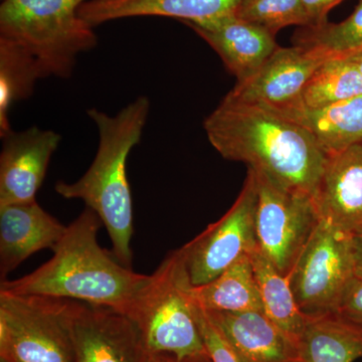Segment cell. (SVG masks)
Wrapping results in <instances>:
<instances>
[{
    "instance_id": "cell-25",
    "label": "cell",
    "mask_w": 362,
    "mask_h": 362,
    "mask_svg": "<svg viewBox=\"0 0 362 362\" xmlns=\"http://www.w3.org/2000/svg\"><path fill=\"white\" fill-rule=\"evenodd\" d=\"M235 16L274 35L287 26L310 25L301 0H242Z\"/></svg>"
},
{
    "instance_id": "cell-31",
    "label": "cell",
    "mask_w": 362,
    "mask_h": 362,
    "mask_svg": "<svg viewBox=\"0 0 362 362\" xmlns=\"http://www.w3.org/2000/svg\"><path fill=\"white\" fill-rule=\"evenodd\" d=\"M349 59L356 64L357 68H358V70L362 74V52L361 54H356V56L350 57Z\"/></svg>"
},
{
    "instance_id": "cell-3",
    "label": "cell",
    "mask_w": 362,
    "mask_h": 362,
    "mask_svg": "<svg viewBox=\"0 0 362 362\" xmlns=\"http://www.w3.org/2000/svg\"><path fill=\"white\" fill-rule=\"evenodd\" d=\"M150 111V101L138 97L116 116L93 108L88 115L99 132V147L87 173L74 183L58 181L54 189L69 199H82L105 226L115 258L132 269L133 202L127 177L128 156L140 142Z\"/></svg>"
},
{
    "instance_id": "cell-27",
    "label": "cell",
    "mask_w": 362,
    "mask_h": 362,
    "mask_svg": "<svg viewBox=\"0 0 362 362\" xmlns=\"http://www.w3.org/2000/svg\"><path fill=\"white\" fill-rule=\"evenodd\" d=\"M335 314L362 328V279L351 281Z\"/></svg>"
},
{
    "instance_id": "cell-26",
    "label": "cell",
    "mask_w": 362,
    "mask_h": 362,
    "mask_svg": "<svg viewBox=\"0 0 362 362\" xmlns=\"http://www.w3.org/2000/svg\"><path fill=\"white\" fill-rule=\"evenodd\" d=\"M195 314L211 362H247L233 349L232 345L226 341V338L211 322L206 312L197 303Z\"/></svg>"
},
{
    "instance_id": "cell-19",
    "label": "cell",
    "mask_w": 362,
    "mask_h": 362,
    "mask_svg": "<svg viewBox=\"0 0 362 362\" xmlns=\"http://www.w3.org/2000/svg\"><path fill=\"white\" fill-rule=\"evenodd\" d=\"M299 350L304 362H354L362 357V328L335 313L309 317Z\"/></svg>"
},
{
    "instance_id": "cell-14",
    "label": "cell",
    "mask_w": 362,
    "mask_h": 362,
    "mask_svg": "<svg viewBox=\"0 0 362 362\" xmlns=\"http://www.w3.org/2000/svg\"><path fill=\"white\" fill-rule=\"evenodd\" d=\"M66 228L37 201L0 206L1 281L35 252L54 251Z\"/></svg>"
},
{
    "instance_id": "cell-17",
    "label": "cell",
    "mask_w": 362,
    "mask_h": 362,
    "mask_svg": "<svg viewBox=\"0 0 362 362\" xmlns=\"http://www.w3.org/2000/svg\"><path fill=\"white\" fill-rule=\"evenodd\" d=\"M242 0H89L78 16L90 28L120 18L165 16L204 25L237 13Z\"/></svg>"
},
{
    "instance_id": "cell-5",
    "label": "cell",
    "mask_w": 362,
    "mask_h": 362,
    "mask_svg": "<svg viewBox=\"0 0 362 362\" xmlns=\"http://www.w3.org/2000/svg\"><path fill=\"white\" fill-rule=\"evenodd\" d=\"M89 0H4L0 40L30 54L40 77L69 78L81 52L97 45L93 28L78 16Z\"/></svg>"
},
{
    "instance_id": "cell-28",
    "label": "cell",
    "mask_w": 362,
    "mask_h": 362,
    "mask_svg": "<svg viewBox=\"0 0 362 362\" xmlns=\"http://www.w3.org/2000/svg\"><path fill=\"white\" fill-rule=\"evenodd\" d=\"M343 0H301L310 25L315 26L327 23V16L333 7L338 6Z\"/></svg>"
},
{
    "instance_id": "cell-9",
    "label": "cell",
    "mask_w": 362,
    "mask_h": 362,
    "mask_svg": "<svg viewBox=\"0 0 362 362\" xmlns=\"http://www.w3.org/2000/svg\"><path fill=\"white\" fill-rule=\"evenodd\" d=\"M256 178L247 169L244 187L226 214L180 249L190 284L206 285L258 247Z\"/></svg>"
},
{
    "instance_id": "cell-6",
    "label": "cell",
    "mask_w": 362,
    "mask_h": 362,
    "mask_svg": "<svg viewBox=\"0 0 362 362\" xmlns=\"http://www.w3.org/2000/svg\"><path fill=\"white\" fill-rule=\"evenodd\" d=\"M75 300L0 291V361L75 362Z\"/></svg>"
},
{
    "instance_id": "cell-4",
    "label": "cell",
    "mask_w": 362,
    "mask_h": 362,
    "mask_svg": "<svg viewBox=\"0 0 362 362\" xmlns=\"http://www.w3.org/2000/svg\"><path fill=\"white\" fill-rule=\"evenodd\" d=\"M180 250L171 252L150 277L126 315L137 325L148 357L178 361L209 358Z\"/></svg>"
},
{
    "instance_id": "cell-32",
    "label": "cell",
    "mask_w": 362,
    "mask_h": 362,
    "mask_svg": "<svg viewBox=\"0 0 362 362\" xmlns=\"http://www.w3.org/2000/svg\"><path fill=\"white\" fill-rule=\"evenodd\" d=\"M299 362H304V361H299Z\"/></svg>"
},
{
    "instance_id": "cell-16",
    "label": "cell",
    "mask_w": 362,
    "mask_h": 362,
    "mask_svg": "<svg viewBox=\"0 0 362 362\" xmlns=\"http://www.w3.org/2000/svg\"><path fill=\"white\" fill-rule=\"evenodd\" d=\"M206 312L226 341L245 361H303L299 344L281 330L264 311Z\"/></svg>"
},
{
    "instance_id": "cell-15",
    "label": "cell",
    "mask_w": 362,
    "mask_h": 362,
    "mask_svg": "<svg viewBox=\"0 0 362 362\" xmlns=\"http://www.w3.org/2000/svg\"><path fill=\"white\" fill-rule=\"evenodd\" d=\"M187 25L213 47L237 83L251 78L278 47L273 33L235 14L204 25Z\"/></svg>"
},
{
    "instance_id": "cell-29",
    "label": "cell",
    "mask_w": 362,
    "mask_h": 362,
    "mask_svg": "<svg viewBox=\"0 0 362 362\" xmlns=\"http://www.w3.org/2000/svg\"><path fill=\"white\" fill-rule=\"evenodd\" d=\"M352 252H354L356 277L362 279V233L352 235Z\"/></svg>"
},
{
    "instance_id": "cell-18",
    "label": "cell",
    "mask_w": 362,
    "mask_h": 362,
    "mask_svg": "<svg viewBox=\"0 0 362 362\" xmlns=\"http://www.w3.org/2000/svg\"><path fill=\"white\" fill-rule=\"evenodd\" d=\"M274 112L308 131L328 157L362 143V95L321 108L300 102Z\"/></svg>"
},
{
    "instance_id": "cell-22",
    "label": "cell",
    "mask_w": 362,
    "mask_h": 362,
    "mask_svg": "<svg viewBox=\"0 0 362 362\" xmlns=\"http://www.w3.org/2000/svg\"><path fill=\"white\" fill-rule=\"evenodd\" d=\"M294 45L322 59L350 58L362 52V0L341 23L304 26L294 37Z\"/></svg>"
},
{
    "instance_id": "cell-13",
    "label": "cell",
    "mask_w": 362,
    "mask_h": 362,
    "mask_svg": "<svg viewBox=\"0 0 362 362\" xmlns=\"http://www.w3.org/2000/svg\"><path fill=\"white\" fill-rule=\"evenodd\" d=\"M320 220L362 233V143L329 156L314 195Z\"/></svg>"
},
{
    "instance_id": "cell-10",
    "label": "cell",
    "mask_w": 362,
    "mask_h": 362,
    "mask_svg": "<svg viewBox=\"0 0 362 362\" xmlns=\"http://www.w3.org/2000/svg\"><path fill=\"white\" fill-rule=\"evenodd\" d=\"M75 362H146L141 334L123 312L76 301L71 319Z\"/></svg>"
},
{
    "instance_id": "cell-7",
    "label": "cell",
    "mask_w": 362,
    "mask_h": 362,
    "mask_svg": "<svg viewBox=\"0 0 362 362\" xmlns=\"http://www.w3.org/2000/svg\"><path fill=\"white\" fill-rule=\"evenodd\" d=\"M288 277L304 315L337 313L343 294L356 278L352 235L320 220Z\"/></svg>"
},
{
    "instance_id": "cell-23",
    "label": "cell",
    "mask_w": 362,
    "mask_h": 362,
    "mask_svg": "<svg viewBox=\"0 0 362 362\" xmlns=\"http://www.w3.org/2000/svg\"><path fill=\"white\" fill-rule=\"evenodd\" d=\"M362 95V74L349 58L326 59L312 74L301 103L321 108Z\"/></svg>"
},
{
    "instance_id": "cell-20",
    "label": "cell",
    "mask_w": 362,
    "mask_h": 362,
    "mask_svg": "<svg viewBox=\"0 0 362 362\" xmlns=\"http://www.w3.org/2000/svg\"><path fill=\"white\" fill-rule=\"evenodd\" d=\"M252 264L264 313L299 344L309 317L300 310L289 277L279 271L258 247L252 254Z\"/></svg>"
},
{
    "instance_id": "cell-21",
    "label": "cell",
    "mask_w": 362,
    "mask_h": 362,
    "mask_svg": "<svg viewBox=\"0 0 362 362\" xmlns=\"http://www.w3.org/2000/svg\"><path fill=\"white\" fill-rule=\"evenodd\" d=\"M192 295L195 303L206 311H263L252 255L243 257L207 284L192 286Z\"/></svg>"
},
{
    "instance_id": "cell-8",
    "label": "cell",
    "mask_w": 362,
    "mask_h": 362,
    "mask_svg": "<svg viewBox=\"0 0 362 362\" xmlns=\"http://www.w3.org/2000/svg\"><path fill=\"white\" fill-rule=\"evenodd\" d=\"M250 169V168H247ZM256 178L258 249L288 275L320 221L313 197L284 187L251 169Z\"/></svg>"
},
{
    "instance_id": "cell-33",
    "label": "cell",
    "mask_w": 362,
    "mask_h": 362,
    "mask_svg": "<svg viewBox=\"0 0 362 362\" xmlns=\"http://www.w3.org/2000/svg\"><path fill=\"white\" fill-rule=\"evenodd\" d=\"M0 362H4V361H0Z\"/></svg>"
},
{
    "instance_id": "cell-2",
    "label": "cell",
    "mask_w": 362,
    "mask_h": 362,
    "mask_svg": "<svg viewBox=\"0 0 362 362\" xmlns=\"http://www.w3.org/2000/svg\"><path fill=\"white\" fill-rule=\"evenodd\" d=\"M101 223L86 207L66 228L51 259L23 277L2 280L0 291L64 298L127 313L151 275L135 273L98 244Z\"/></svg>"
},
{
    "instance_id": "cell-24",
    "label": "cell",
    "mask_w": 362,
    "mask_h": 362,
    "mask_svg": "<svg viewBox=\"0 0 362 362\" xmlns=\"http://www.w3.org/2000/svg\"><path fill=\"white\" fill-rule=\"evenodd\" d=\"M40 77L30 54L6 40H0V135L11 133L8 112L11 105L32 95Z\"/></svg>"
},
{
    "instance_id": "cell-11",
    "label": "cell",
    "mask_w": 362,
    "mask_h": 362,
    "mask_svg": "<svg viewBox=\"0 0 362 362\" xmlns=\"http://www.w3.org/2000/svg\"><path fill=\"white\" fill-rule=\"evenodd\" d=\"M324 61L298 45L278 47L251 78L237 83L226 98L273 111L289 108L301 102L305 86Z\"/></svg>"
},
{
    "instance_id": "cell-12",
    "label": "cell",
    "mask_w": 362,
    "mask_h": 362,
    "mask_svg": "<svg viewBox=\"0 0 362 362\" xmlns=\"http://www.w3.org/2000/svg\"><path fill=\"white\" fill-rule=\"evenodd\" d=\"M0 154V206L37 201L47 166L62 136L32 127L2 137Z\"/></svg>"
},
{
    "instance_id": "cell-1",
    "label": "cell",
    "mask_w": 362,
    "mask_h": 362,
    "mask_svg": "<svg viewBox=\"0 0 362 362\" xmlns=\"http://www.w3.org/2000/svg\"><path fill=\"white\" fill-rule=\"evenodd\" d=\"M204 127L223 158L243 162L286 187L315 195L328 156L302 126L270 109L225 97Z\"/></svg>"
},
{
    "instance_id": "cell-30",
    "label": "cell",
    "mask_w": 362,
    "mask_h": 362,
    "mask_svg": "<svg viewBox=\"0 0 362 362\" xmlns=\"http://www.w3.org/2000/svg\"><path fill=\"white\" fill-rule=\"evenodd\" d=\"M146 362H181L176 361L175 358H170V357H148ZM182 362H211V359L207 361H182Z\"/></svg>"
}]
</instances>
